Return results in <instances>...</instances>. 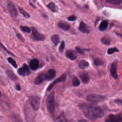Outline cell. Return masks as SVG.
<instances>
[{
  "label": "cell",
  "mask_w": 122,
  "mask_h": 122,
  "mask_svg": "<svg viewBox=\"0 0 122 122\" xmlns=\"http://www.w3.org/2000/svg\"><path fill=\"white\" fill-rule=\"evenodd\" d=\"M7 7L9 12L11 16L13 17H16L17 16L18 14V11L15 7V6L12 2L10 1H8L7 2Z\"/></svg>",
  "instance_id": "cell-8"
},
{
  "label": "cell",
  "mask_w": 122,
  "mask_h": 122,
  "mask_svg": "<svg viewBox=\"0 0 122 122\" xmlns=\"http://www.w3.org/2000/svg\"><path fill=\"white\" fill-rule=\"evenodd\" d=\"M79 76L83 83L87 84L90 81V78L88 75V73L87 72H81L79 74Z\"/></svg>",
  "instance_id": "cell-12"
},
{
  "label": "cell",
  "mask_w": 122,
  "mask_h": 122,
  "mask_svg": "<svg viewBox=\"0 0 122 122\" xmlns=\"http://www.w3.org/2000/svg\"><path fill=\"white\" fill-rule=\"evenodd\" d=\"M94 64L96 66H99V65H102L103 64V62L99 58H97L94 60L93 61Z\"/></svg>",
  "instance_id": "cell-34"
},
{
  "label": "cell",
  "mask_w": 122,
  "mask_h": 122,
  "mask_svg": "<svg viewBox=\"0 0 122 122\" xmlns=\"http://www.w3.org/2000/svg\"><path fill=\"white\" fill-rule=\"evenodd\" d=\"M79 121H80V122H81H81H82V121H85H85H87L85 120H82V119H81V120H79Z\"/></svg>",
  "instance_id": "cell-39"
},
{
  "label": "cell",
  "mask_w": 122,
  "mask_h": 122,
  "mask_svg": "<svg viewBox=\"0 0 122 122\" xmlns=\"http://www.w3.org/2000/svg\"><path fill=\"white\" fill-rule=\"evenodd\" d=\"M89 66V62L87 61L84 60H81L79 64V68L81 69H85L88 68Z\"/></svg>",
  "instance_id": "cell-21"
},
{
  "label": "cell",
  "mask_w": 122,
  "mask_h": 122,
  "mask_svg": "<svg viewBox=\"0 0 122 122\" xmlns=\"http://www.w3.org/2000/svg\"><path fill=\"white\" fill-rule=\"evenodd\" d=\"M6 74L8 77L12 81H16L18 79L17 76L14 74V73L10 70H8L6 71Z\"/></svg>",
  "instance_id": "cell-18"
},
{
  "label": "cell",
  "mask_w": 122,
  "mask_h": 122,
  "mask_svg": "<svg viewBox=\"0 0 122 122\" xmlns=\"http://www.w3.org/2000/svg\"><path fill=\"white\" fill-rule=\"evenodd\" d=\"M7 61L9 62V63H10L14 68H17L18 65L16 63V62L15 61V60L11 57H8L7 58Z\"/></svg>",
  "instance_id": "cell-24"
},
{
  "label": "cell",
  "mask_w": 122,
  "mask_h": 122,
  "mask_svg": "<svg viewBox=\"0 0 122 122\" xmlns=\"http://www.w3.org/2000/svg\"><path fill=\"white\" fill-rule=\"evenodd\" d=\"M17 72L21 76H29L31 73L28 65L26 63H24L23 66L18 70Z\"/></svg>",
  "instance_id": "cell-5"
},
{
  "label": "cell",
  "mask_w": 122,
  "mask_h": 122,
  "mask_svg": "<svg viewBox=\"0 0 122 122\" xmlns=\"http://www.w3.org/2000/svg\"><path fill=\"white\" fill-rule=\"evenodd\" d=\"M76 19H77V17L75 16H74V15L71 16L67 18V20H68L69 21H74V20H75Z\"/></svg>",
  "instance_id": "cell-36"
},
{
  "label": "cell",
  "mask_w": 122,
  "mask_h": 122,
  "mask_svg": "<svg viewBox=\"0 0 122 122\" xmlns=\"http://www.w3.org/2000/svg\"><path fill=\"white\" fill-rule=\"evenodd\" d=\"M114 102H115L116 103L122 105V100H121V99H116V100H115L114 101Z\"/></svg>",
  "instance_id": "cell-37"
},
{
  "label": "cell",
  "mask_w": 122,
  "mask_h": 122,
  "mask_svg": "<svg viewBox=\"0 0 122 122\" xmlns=\"http://www.w3.org/2000/svg\"><path fill=\"white\" fill-rule=\"evenodd\" d=\"M51 40L53 43L55 45L57 46L60 41V37L57 34H53L51 37Z\"/></svg>",
  "instance_id": "cell-20"
},
{
  "label": "cell",
  "mask_w": 122,
  "mask_h": 122,
  "mask_svg": "<svg viewBox=\"0 0 122 122\" xmlns=\"http://www.w3.org/2000/svg\"><path fill=\"white\" fill-rule=\"evenodd\" d=\"M29 66L31 70L35 71L38 69L39 66V61L37 59H33L31 60L30 62Z\"/></svg>",
  "instance_id": "cell-13"
},
{
  "label": "cell",
  "mask_w": 122,
  "mask_h": 122,
  "mask_svg": "<svg viewBox=\"0 0 122 122\" xmlns=\"http://www.w3.org/2000/svg\"><path fill=\"white\" fill-rule=\"evenodd\" d=\"M20 30L23 31V32H27V33H30L31 30L30 28L27 27V26H23L22 25L20 26Z\"/></svg>",
  "instance_id": "cell-29"
},
{
  "label": "cell",
  "mask_w": 122,
  "mask_h": 122,
  "mask_svg": "<svg viewBox=\"0 0 122 122\" xmlns=\"http://www.w3.org/2000/svg\"><path fill=\"white\" fill-rule=\"evenodd\" d=\"M56 76V71L55 70L50 69L46 73V80L51 81Z\"/></svg>",
  "instance_id": "cell-15"
},
{
  "label": "cell",
  "mask_w": 122,
  "mask_h": 122,
  "mask_svg": "<svg viewBox=\"0 0 122 122\" xmlns=\"http://www.w3.org/2000/svg\"><path fill=\"white\" fill-rule=\"evenodd\" d=\"M117 61H115L112 63L111 66V75L115 79H118V74L117 73Z\"/></svg>",
  "instance_id": "cell-10"
},
{
  "label": "cell",
  "mask_w": 122,
  "mask_h": 122,
  "mask_svg": "<svg viewBox=\"0 0 122 122\" xmlns=\"http://www.w3.org/2000/svg\"><path fill=\"white\" fill-rule=\"evenodd\" d=\"M80 108L84 116L92 121L102 117L104 114V112L99 106L93 104L83 103L81 104Z\"/></svg>",
  "instance_id": "cell-1"
},
{
  "label": "cell",
  "mask_w": 122,
  "mask_h": 122,
  "mask_svg": "<svg viewBox=\"0 0 122 122\" xmlns=\"http://www.w3.org/2000/svg\"><path fill=\"white\" fill-rule=\"evenodd\" d=\"M47 7L53 12H56L58 10V8L57 6L52 2H50L47 5Z\"/></svg>",
  "instance_id": "cell-22"
},
{
  "label": "cell",
  "mask_w": 122,
  "mask_h": 122,
  "mask_svg": "<svg viewBox=\"0 0 122 122\" xmlns=\"http://www.w3.org/2000/svg\"><path fill=\"white\" fill-rule=\"evenodd\" d=\"M56 121H58V122H66V121H67V120L65 118V114L63 112L60 114V115L59 116V117L57 118V119Z\"/></svg>",
  "instance_id": "cell-26"
},
{
  "label": "cell",
  "mask_w": 122,
  "mask_h": 122,
  "mask_svg": "<svg viewBox=\"0 0 122 122\" xmlns=\"http://www.w3.org/2000/svg\"><path fill=\"white\" fill-rule=\"evenodd\" d=\"M72 84L74 86H78L80 85V81L77 77L74 76L72 79Z\"/></svg>",
  "instance_id": "cell-30"
},
{
  "label": "cell",
  "mask_w": 122,
  "mask_h": 122,
  "mask_svg": "<svg viewBox=\"0 0 122 122\" xmlns=\"http://www.w3.org/2000/svg\"><path fill=\"white\" fill-rule=\"evenodd\" d=\"M58 26L60 28L64 30H70L71 28V25L69 23L66 22H63V21L60 22L58 24Z\"/></svg>",
  "instance_id": "cell-17"
},
{
  "label": "cell",
  "mask_w": 122,
  "mask_h": 122,
  "mask_svg": "<svg viewBox=\"0 0 122 122\" xmlns=\"http://www.w3.org/2000/svg\"><path fill=\"white\" fill-rule=\"evenodd\" d=\"M30 105L33 110L37 111L39 110L40 106L41 99L38 96H32L30 97Z\"/></svg>",
  "instance_id": "cell-4"
},
{
  "label": "cell",
  "mask_w": 122,
  "mask_h": 122,
  "mask_svg": "<svg viewBox=\"0 0 122 122\" xmlns=\"http://www.w3.org/2000/svg\"><path fill=\"white\" fill-rule=\"evenodd\" d=\"M108 22L106 20H104L101 22L99 27V29L101 31H104L106 30L108 27Z\"/></svg>",
  "instance_id": "cell-19"
},
{
  "label": "cell",
  "mask_w": 122,
  "mask_h": 122,
  "mask_svg": "<svg viewBox=\"0 0 122 122\" xmlns=\"http://www.w3.org/2000/svg\"><path fill=\"white\" fill-rule=\"evenodd\" d=\"M75 49L77 52L81 54H84V52L86 51H88L90 50V49H83V48H81L79 47H76Z\"/></svg>",
  "instance_id": "cell-27"
},
{
  "label": "cell",
  "mask_w": 122,
  "mask_h": 122,
  "mask_svg": "<svg viewBox=\"0 0 122 122\" xmlns=\"http://www.w3.org/2000/svg\"><path fill=\"white\" fill-rule=\"evenodd\" d=\"M105 121L106 122H118L122 121V118L120 115H114L111 114L108 115Z\"/></svg>",
  "instance_id": "cell-9"
},
{
  "label": "cell",
  "mask_w": 122,
  "mask_h": 122,
  "mask_svg": "<svg viewBox=\"0 0 122 122\" xmlns=\"http://www.w3.org/2000/svg\"><path fill=\"white\" fill-rule=\"evenodd\" d=\"M0 47L8 53V54H9V55H11V56H13V57H16V56L12 53V52H10V51H9L7 49H6V48H5V47L1 43V42L0 41Z\"/></svg>",
  "instance_id": "cell-31"
},
{
  "label": "cell",
  "mask_w": 122,
  "mask_h": 122,
  "mask_svg": "<svg viewBox=\"0 0 122 122\" xmlns=\"http://www.w3.org/2000/svg\"><path fill=\"white\" fill-rule=\"evenodd\" d=\"M104 96L100 95L91 94L88 95L86 98V100L90 102L95 103L100 101L101 100L104 98Z\"/></svg>",
  "instance_id": "cell-6"
},
{
  "label": "cell",
  "mask_w": 122,
  "mask_h": 122,
  "mask_svg": "<svg viewBox=\"0 0 122 122\" xmlns=\"http://www.w3.org/2000/svg\"><path fill=\"white\" fill-rule=\"evenodd\" d=\"M106 1L107 2L113 5L120 4L122 2L121 0H106Z\"/></svg>",
  "instance_id": "cell-32"
},
{
  "label": "cell",
  "mask_w": 122,
  "mask_h": 122,
  "mask_svg": "<svg viewBox=\"0 0 122 122\" xmlns=\"http://www.w3.org/2000/svg\"><path fill=\"white\" fill-rule=\"evenodd\" d=\"M65 55L66 57L71 60H74L76 58V55L73 50H67L65 52Z\"/></svg>",
  "instance_id": "cell-16"
},
{
  "label": "cell",
  "mask_w": 122,
  "mask_h": 122,
  "mask_svg": "<svg viewBox=\"0 0 122 122\" xmlns=\"http://www.w3.org/2000/svg\"><path fill=\"white\" fill-rule=\"evenodd\" d=\"M1 97V92H0V97Z\"/></svg>",
  "instance_id": "cell-40"
},
{
  "label": "cell",
  "mask_w": 122,
  "mask_h": 122,
  "mask_svg": "<svg viewBox=\"0 0 122 122\" xmlns=\"http://www.w3.org/2000/svg\"><path fill=\"white\" fill-rule=\"evenodd\" d=\"M32 34L31 35V39L35 41H43L45 39V36L40 32H39L35 28L31 27Z\"/></svg>",
  "instance_id": "cell-3"
},
{
  "label": "cell",
  "mask_w": 122,
  "mask_h": 122,
  "mask_svg": "<svg viewBox=\"0 0 122 122\" xmlns=\"http://www.w3.org/2000/svg\"><path fill=\"white\" fill-rule=\"evenodd\" d=\"M64 47H65V42L64 41H62L60 44V47L59 48V51H60V52H61L63 49H64Z\"/></svg>",
  "instance_id": "cell-35"
},
{
  "label": "cell",
  "mask_w": 122,
  "mask_h": 122,
  "mask_svg": "<svg viewBox=\"0 0 122 122\" xmlns=\"http://www.w3.org/2000/svg\"><path fill=\"white\" fill-rule=\"evenodd\" d=\"M15 88H16V89L18 91H20V90H21L20 86L19 84H17V85H16V86H15Z\"/></svg>",
  "instance_id": "cell-38"
},
{
  "label": "cell",
  "mask_w": 122,
  "mask_h": 122,
  "mask_svg": "<svg viewBox=\"0 0 122 122\" xmlns=\"http://www.w3.org/2000/svg\"><path fill=\"white\" fill-rule=\"evenodd\" d=\"M101 42L106 45H109L110 44V42H111V39L110 37H109L107 36H105L104 37H103L101 40Z\"/></svg>",
  "instance_id": "cell-23"
},
{
  "label": "cell",
  "mask_w": 122,
  "mask_h": 122,
  "mask_svg": "<svg viewBox=\"0 0 122 122\" xmlns=\"http://www.w3.org/2000/svg\"><path fill=\"white\" fill-rule=\"evenodd\" d=\"M115 52H119V50L117 48H109L107 50V53L108 54H112Z\"/></svg>",
  "instance_id": "cell-33"
},
{
  "label": "cell",
  "mask_w": 122,
  "mask_h": 122,
  "mask_svg": "<svg viewBox=\"0 0 122 122\" xmlns=\"http://www.w3.org/2000/svg\"><path fill=\"white\" fill-rule=\"evenodd\" d=\"M14 32L15 33V34L16 35V36L17 37V38L22 42H24V41H25V40L24 39V38L22 37V36L20 34V33H19L16 29H14Z\"/></svg>",
  "instance_id": "cell-28"
},
{
  "label": "cell",
  "mask_w": 122,
  "mask_h": 122,
  "mask_svg": "<svg viewBox=\"0 0 122 122\" xmlns=\"http://www.w3.org/2000/svg\"><path fill=\"white\" fill-rule=\"evenodd\" d=\"M78 29L81 32L84 34H88L90 32V30L86 24L83 21L80 22Z\"/></svg>",
  "instance_id": "cell-14"
},
{
  "label": "cell",
  "mask_w": 122,
  "mask_h": 122,
  "mask_svg": "<svg viewBox=\"0 0 122 122\" xmlns=\"http://www.w3.org/2000/svg\"><path fill=\"white\" fill-rule=\"evenodd\" d=\"M66 74L65 73H64L63 74H62L59 78L56 79L55 81H54L53 82H52L47 87V91H50L52 88L53 87V86L57 84L58 82H64L66 81Z\"/></svg>",
  "instance_id": "cell-7"
},
{
  "label": "cell",
  "mask_w": 122,
  "mask_h": 122,
  "mask_svg": "<svg viewBox=\"0 0 122 122\" xmlns=\"http://www.w3.org/2000/svg\"><path fill=\"white\" fill-rule=\"evenodd\" d=\"M46 80V73H43L38 75L34 79V83L35 85L41 84L44 80Z\"/></svg>",
  "instance_id": "cell-11"
},
{
  "label": "cell",
  "mask_w": 122,
  "mask_h": 122,
  "mask_svg": "<svg viewBox=\"0 0 122 122\" xmlns=\"http://www.w3.org/2000/svg\"><path fill=\"white\" fill-rule=\"evenodd\" d=\"M18 9L19 10V11L20 12V13L25 18H28L30 17V15L29 14L28 12H27L26 10H25L21 8L20 7H18Z\"/></svg>",
  "instance_id": "cell-25"
},
{
  "label": "cell",
  "mask_w": 122,
  "mask_h": 122,
  "mask_svg": "<svg viewBox=\"0 0 122 122\" xmlns=\"http://www.w3.org/2000/svg\"><path fill=\"white\" fill-rule=\"evenodd\" d=\"M55 92H51L47 98L46 100V105L47 111L51 113H52L55 111Z\"/></svg>",
  "instance_id": "cell-2"
}]
</instances>
